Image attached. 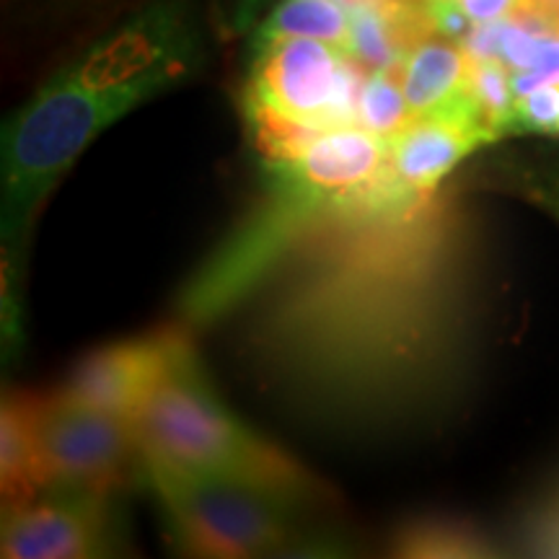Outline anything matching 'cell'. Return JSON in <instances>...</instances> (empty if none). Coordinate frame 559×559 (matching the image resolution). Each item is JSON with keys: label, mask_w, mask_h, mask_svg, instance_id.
Returning a JSON list of instances; mask_svg holds the SVG:
<instances>
[{"label": "cell", "mask_w": 559, "mask_h": 559, "mask_svg": "<svg viewBox=\"0 0 559 559\" xmlns=\"http://www.w3.org/2000/svg\"><path fill=\"white\" fill-rule=\"evenodd\" d=\"M132 425L145 461L205 477L257 481L296 495L306 489V474L296 461L257 438L218 404L200 376L187 340L145 396Z\"/></svg>", "instance_id": "obj_1"}, {"label": "cell", "mask_w": 559, "mask_h": 559, "mask_svg": "<svg viewBox=\"0 0 559 559\" xmlns=\"http://www.w3.org/2000/svg\"><path fill=\"white\" fill-rule=\"evenodd\" d=\"M174 75H148L115 88H88L60 73L13 117L3 143L5 239L16 234L83 148L130 109L169 88Z\"/></svg>", "instance_id": "obj_2"}, {"label": "cell", "mask_w": 559, "mask_h": 559, "mask_svg": "<svg viewBox=\"0 0 559 559\" xmlns=\"http://www.w3.org/2000/svg\"><path fill=\"white\" fill-rule=\"evenodd\" d=\"M181 547L200 557H260L293 539L296 492L257 481L205 477L145 461Z\"/></svg>", "instance_id": "obj_3"}, {"label": "cell", "mask_w": 559, "mask_h": 559, "mask_svg": "<svg viewBox=\"0 0 559 559\" xmlns=\"http://www.w3.org/2000/svg\"><path fill=\"white\" fill-rule=\"evenodd\" d=\"M37 440L47 489L58 492L104 498L130 477L135 459H143L132 419L91 407L66 391L37 400Z\"/></svg>", "instance_id": "obj_4"}, {"label": "cell", "mask_w": 559, "mask_h": 559, "mask_svg": "<svg viewBox=\"0 0 559 559\" xmlns=\"http://www.w3.org/2000/svg\"><path fill=\"white\" fill-rule=\"evenodd\" d=\"M366 68L337 45L309 37L262 41L249 94L313 128H345L358 120Z\"/></svg>", "instance_id": "obj_5"}, {"label": "cell", "mask_w": 559, "mask_h": 559, "mask_svg": "<svg viewBox=\"0 0 559 559\" xmlns=\"http://www.w3.org/2000/svg\"><path fill=\"white\" fill-rule=\"evenodd\" d=\"M187 52L190 34L185 19L177 5L160 3L102 39L66 73L88 88H115L148 75L179 79L187 68Z\"/></svg>", "instance_id": "obj_6"}, {"label": "cell", "mask_w": 559, "mask_h": 559, "mask_svg": "<svg viewBox=\"0 0 559 559\" xmlns=\"http://www.w3.org/2000/svg\"><path fill=\"white\" fill-rule=\"evenodd\" d=\"M109 549L102 495L62 492L60 500L3 510V557L81 559Z\"/></svg>", "instance_id": "obj_7"}, {"label": "cell", "mask_w": 559, "mask_h": 559, "mask_svg": "<svg viewBox=\"0 0 559 559\" xmlns=\"http://www.w3.org/2000/svg\"><path fill=\"white\" fill-rule=\"evenodd\" d=\"M181 342L185 340L179 334L166 332L151 340L104 347L75 368L62 391L91 407L132 419L169 368Z\"/></svg>", "instance_id": "obj_8"}, {"label": "cell", "mask_w": 559, "mask_h": 559, "mask_svg": "<svg viewBox=\"0 0 559 559\" xmlns=\"http://www.w3.org/2000/svg\"><path fill=\"white\" fill-rule=\"evenodd\" d=\"M481 143H487V135L466 96L461 107L443 115L417 117L407 130L389 140V171L409 194L428 200L453 166Z\"/></svg>", "instance_id": "obj_9"}, {"label": "cell", "mask_w": 559, "mask_h": 559, "mask_svg": "<svg viewBox=\"0 0 559 559\" xmlns=\"http://www.w3.org/2000/svg\"><path fill=\"white\" fill-rule=\"evenodd\" d=\"M389 166V140L373 132L345 124L321 130L304 156L293 164L275 166L277 177H285L306 190L324 194L334 202H345L362 187L373 185Z\"/></svg>", "instance_id": "obj_10"}, {"label": "cell", "mask_w": 559, "mask_h": 559, "mask_svg": "<svg viewBox=\"0 0 559 559\" xmlns=\"http://www.w3.org/2000/svg\"><path fill=\"white\" fill-rule=\"evenodd\" d=\"M469 62L464 47L453 45L449 37L432 34L419 41L400 70L404 96H407L415 120L443 115L466 102Z\"/></svg>", "instance_id": "obj_11"}, {"label": "cell", "mask_w": 559, "mask_h": 559, "mask_svg": "<svg viewBox=\"0 0 559 559\" xmlns=\"http://www.w3.org/2000/svg\"><path fill=\"white\" fill-rule=\"evenodd\" d=\"M0 481L3 510L29 506L47 489L37 440V396H9L0 417Z\"/></svg>", "instance_id": "obj_12"}, {"label": "cell", "mask_w": 559, "mask_h": 559, "mask_svg": "<svg viewBox=\"0 0 559 559\" xmlns=\"http://www.w3.org/2000/svg\"><path fill=\"white\" fill-rule=\"evenodd\" d=\"M309 37L349 47V13L340 0H283L262 24V41Z\"/></svg>", "instance_id": "obj_13"}, {"label": "cell", "mask_w": 559, "mask_h": 559, "mask_svg": "<svg viewBox=\"0 0 559 559\" xmlns=\"http://www.w3.org/2000/svg\"><path fill=\"white\" fill-rule=\"evenodd\" d=\"M469 81H466V96L477 117L479 128L485 130L487 140H495L506 132H513L515 115V91L510 68L500 58L477 60L469 58Z\"/></svg>", "instance_id": "obj_14"}, {"label": "cell", "mask_w": 559, "mask_h": 559, "mask_svg": "<svg viewBox=\"0 0 559 559\" xmlns=\"http://www.w3.org/2000/svg\"><path fill=\"white\" fill-rule=\"evenodd\" d=\"M247 120L254 135L257 151L270 160L272 166L293 164L304 156L306 148L317 140L321 128L300 122L296 117L285 115L267 102L247 94Z\"/></svg>", "instance_id": "obj_15"}, {"label": "cell", "mask_w": 559, "mask_h": 559, "mask_svg": "<svg viewBox=\"0 0 559 559\" xmlns=\"http://www.w3.org/2000/svg\"><path fill=\"white\" fill-rule=\"evenodd\" d=\"M412 122H415V115H412L407 96H404L402 75L394 70L370 73L362 83L355 124L383 140H394Z\"/></svg>", "instance_id": "obj_16"}, {"label": "cell", "mask_w": 559, "mask_h": 559, "mask_svg": "<svg viewBox=\"0 0 559 559\" xmlns=\"http://www.w3.org/2000/svg\"><path fill=\"white\" fill-rule=\"evenodd\" d=\"M513 132L559 135V83H542L515 96Z\"/></svg>", "instance_id": "obj_17"}, {"label": "cell", "mask_w": 559, "mask_h": 559, "mask_svg": "<svg viewBox=\"0 0 559 559\" xmlns=\"http://www.w3.org/2000/svg\"><path fill=\"white\" fill-rule=\"evenodd\" d=\"M474 544L461 536L456 528H415L402 536L400 549L404 555L436 557V555H466Z\"/></svg>", "instance_id": "obj_18"}, {"label": "cell", "mask_w": 559, "mask_h": 559, "mask_svg": "<svg viewBox=\"0 0 559 559\" xmlns=\"http://www.w3.org/2000/svg\"><path fill=\"white\" fill-rule=\"evenodd\" d=\"M510 19L542 37H559V0H515Z\"/></svg>", "instance_id": "obj_19"}, {"label": "cell", "mask_w": 559, "mask_h": 559, "mask_svg": "<svg viewBox=\"0 0 559 559\" xmlns=\"http://www.w3.org/2000/svg\"><path fill=\"white\" fill-rule=\"evenodd\" d=\"M461 11L469 16L472 24H489V21H500L510 16L515 9V0H456Z\"/></svg>", "instance_id": "obj_20"}]
</instances>
